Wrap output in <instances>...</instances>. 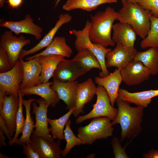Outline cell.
Returning <instances> with one entry per match:
<instances>
[{
  "label": "cell",
  "instance_id": "obj_1",
  "mask_svg": "<svg viewBox=\"0 0 158 158\" xmlns=\"http://www.w3.org/2000/svg\"><path fill=\"white\" fill-rule=\"evenodd\" d=\"M115 102L118 113L115 119L111 122L112 124H120L121 130V142L125 138L133 139L142 131L141 124L145 108L140 106L131 107L129 103L118 97Z\"/></svg>",
  "mask_w": 158,
  "mask_h": 158
},
{
  "label": "cell",
  "instance_id": "obj_2",
  "mask_svg": "<svg viewBox=\"0 0 158 158\" xmlns=\"http://www.w3.org/2000/svg\"><path fill=\"white\" fill-rule=\"evenodd\" d=\"M119 16L118 12L109 6L104 11H99L92 16L89 31L91 41L93 43L100 44L105 47L114 46L115 43L112 39L111 32L113 23Z\"/></svg>",
  "mask_w": 158,
  "mask_h": 158
},
{
  "label": "cell",
  "instance_id": "obj_3",
  "mask_svg": "<svg viewBox=\"0 0 158 158\" xmlns=\"http://www.w3.org/2000/svg\"><path fill=\"white\" fill-rule=\"evenodd\" d=\"M122 6L119 10L117 20L127 23L134 29L137 35L142 39L147 35L151 26L149 10L143 8L138 4L121 0Z\"/></svg>",
  "mask_w": 158,
  "mask_h": 158
},
{
  "label": "cell",
  "instance_id": "obj_4",
  "mask_svg": "<svg viewBox=\"0 0 158 158\" xmlns=\"http://www.w3.org/2000/svg\"><path fill=\"white\" fill-rule=\"evenodd\" d=\"M91 25V21L87 20L84 28L82 30H76L74 29L70 32L76 37L75 47L77 51L86 49L96 57L102 67L101 71L99 73V76L100 77H103L109 74L105 65V55L111 49L107 48L101 44L93 43L91 41L89 37V31Z\"/></svg>",
  "mask_w": 158,
  "mask_h": 158
},
{
  "label": "cell",
  "instance_id": "obj_5",
  "mask_svg": "<svg viewBox=\"0 0 158 158\" xmlns=\"http://www.w3.org/2000/svg\"><path fill=\"white\" fill-rule=\"evenodd\" d=\"M111 120L106 117L93 118L88 125L78 129V137L83 145H91L97 140L106 139L112 136L114 129Z\"/></svg>",
  "mask_w": 158,
  "mask_h": 158
},
{
  "label": "cell",
  "instance_id": "obj_6",
  "mask_svg": "<svg viewBox=\"0 0 158 158\" xmlns=\"http://www.w3.org/2000/svg\"><path fill=\"white\" fill-rule=\"evenodd\" d=\"M96 95L97 100L95 103L92 105V109L88 114L79 116L76 120L77 124L97 117H106L112 121L116 118L118 109L111 105L109 96L104 88L98 85Z\"/></svg>",
  "mask_w": 158,
  "mask_h": 158
},
{
  "label": "cell",
  "instance_id": "obj_7",
  "mask_svg": "<svg viewBox=\"0 0 158 158\" xmlns=\"http://www.w3.org/2000/svg\"><path fill=\"white\" fill-rule=\"evenodd\" d=\"M23 70L19 60L10 70L0 73V92L5 95L18 97V92L22 81Z\"/></svg>",
  "mask_w": 158,
  "mask_h": 158
},
{
  "label": "cell",
  "instance_id": "obj_8",
  "mask_svg": "<svg viewBox=\"0 0 158 158\" xmlns=\"http://www.w3.org/2000/svg\"><path fill=\"white\" fill-rule=\"evenodd\" d=\"M10 31H6L1 36L0 47L7 53L13 67L19 60V57L23 48L30 44V39L23 35L17 37Z\"/></svg>",
  "mask_w": 158,
  "mask_h": 158
},
{
  "label": "cell",
  "instance_id": "obj_9",
  "mask_svg": "<svg viewBox=\"0 0 158 158\" xmlns=\"http://www.w3.org/2000/svg\"><path fill=\"white\" fill-rule=\"evenodd\" d=\"M35 101L39 104V106L35 102L32 103L33 108L32 112L35 114L36 122L35 124V129L31 137H42L49 141H53L54 140L49 134L48 126L47 114L49 104L42 98L35 99Z\"/></svg>",
  "mask_w": 158,
  "mask_h": 158
},
{
  "label": "cell",
  "instance_id": "obj_10",
  "mask_svg": "<svg viewBox=\"0 0 158 158\" xmlns=\"http://www.w3.org/2000/svg\"><path fill=\"white\" fill-rule=\"evenodd\" d=\"M122 81L128 86L141 84L148 80L152 73L141 62L134 60L120 70Z\"/></svg>",
  "mask_w": 158,
  "mask_h": 158
},
{
  "label": "cell",
  "instance_id": "obj_11",
  "mask_svg": "<svg viewBox=\"0 0 158 158\" xmlns=\"http://www.w3.org/2000/svg\"><path fill=\"white\" fill-rule=\"evenodd\" d=\"M137 51L134 47L116 45L114 49L106 54V67H115L121 70L133 60Z\"/></svg>",
  "mask_w": 158,
  "mask_h": 158
},
{
  "label": "cell",
  "instance_id": "obj_12",
  "mask_svg": "<svg viewBox=\"0 0 158 158\" xmlns=\"http://www.w3.org/2000/svg\"><path fill=\"white\" fill-rule=\"evenodd\" d=\"M0 26L9 29L16 35L22 33L32 35L37 40L42 37L43 31L42 27L33 22V19L29 14L26 15L24 18L19 21L1 22Z\"/></svg>",
  "mask_w": 158,
  "mask_h": 158
},
{
  "label": "cell",
  "instance_id": "obj_13",
  "mask_svg": "<svg viewBox=\"0 0 158 158\" xmlns=\"http://www.w3.org/2000/svg\"><path fill=\"white\" fill-rule=\"evenodd\" d=\"M60 140L51 142L42 137H31L29 145L40 158H60L62 150Z\"/></svg>",
  "mask_w": 158,
  "mask_h": 158
},
{
  "label": "cell",
  "instance_id": "obj_14",
  "mask_svg": "<svg viewBox=\"0 0 158 158\" xmlns=\"http://www.w3.org/2000/svg\"><path fill=\"white\" fill-rule=\"evenodd\" d=\"M39 56L24 61L19 59L23 70L22 81L20 88H26L36 86L42 83L40 79L41 67L39 62Z\"/></svg>",
  "mask_w": 158,
  "mask_h": 158
},
{
  "label": "cell",
  "instance_id": "obj_15",
  "mask_svg": "<svg viewBox=\"0 0 158 158\" xmlns=\"http://www.w3.org/2000/svg\"><path fill=\"white\" fill-rule=\"evenodd\" d=\"M97 90L95 83L91 78L77 84L76 101L72 114L77 117L80 113L83 114V109L85 105L93 99Z\"/></svg>",
  "mask_w": 158,
  "mask_h": 158
},
{
  "label": "cell",
  "instance_id": "obj_16",
  "mask_svg": "<svg viewBox=\"0 0 158 158\" xmlns=\"http://www.w3.org/2000/svg\"><path fill=\"white\" fill-rule=\"evenodd\" d=\"M87 72L71 59L65 58L58 63L52 77L62 82H73Z\"/></svg>",
  "mask_w": 158,
  "mask_h": 158
},
{
  "label": "cell",
  "instance_id": "obj_17",
  "mask_svg": "<svg viewBox=\"0 0 158 158\" xmlns=\"http://www.w3.org/2000/svg\"><path fill=\"white\" fill-rule=\"evenodd\" d=\"M53 82L51 88L57 93L60 99L66 104V109L69 110L74 107L78 82H64L53 78Z\"/></svg>",
  "mask_w": 158,
  "mask_h": 158
},
{
  "label": "cell",
  "instance_id": "obj_18",
  "mask_svg": "<svg viewBox=\"0 0 158 158\" xmlns=\"http://www.w3.org/2000/svg\"><path fill=\"white\" fill-rule=\"evenodd\" d=\"M19 104V97L5 95L3 105L0 107V115L4 118L11 137L15 132L16 116Z\"/></svg>",
  "mask_w": 158,
  "mask_h": 158
},
{
  "label": "cell",
  "instance_id": "obj_19",
  "mask_svg": "<svg viewBox=\"0 0 158 158\" xmlns=\"http://www.w3.org/2000/svg\"><path fill=\"white\" fill-rule=\"evenodd\" d=\"M72 18V16L68 13L60 14L54 26L37 45L28 50L22 49L19 56V59H23L25 56L33 54L48 46L52 41L59 29L64 24L71 21Z\"/></svg>",
  "mask_w": 158,
  "mask_h": 158
},
{
  "label": "cell",
  "instance_id": "obj_20",
  "mask_svg": "<svg viewBox=\"0 0 158 158\" xmlns=\"http://www.w3.org/2000/svg\"><path fill=\"white\" fill-rule=\"evenodd\" d=\"M120 70L116 68L112 73L105 77L96 76L95 78V83L103 87L106 90L113 107H114L115 100L118 97L119 87L122 81Z\"/></svg>",
  "mask_w": 158,
  "mask_h": 158
},
{
  "label": "cell",
  "instance_id": "obj_21",
  "mask_svg": "<svg viewBox=\"0 0 158 158\" xmlns=\"http://www.w3.org/2000/svg\"><path fill=\"white\" fill-rule=\"evenodd\" d=\"M112 38L116 45L134 47L136 39V33L130 25L119 22L113 24Z\"/></svg>",
  "mask_w": 158,
  "mask_h": 158
},
{
  "label": "cell",
  "instance_id": "obj_22",
  "mask_svg": "<svg viewBox=\"0 0 158 158\" xmlns=\"http://www.w3.org/2000/svg\"><path fill=\"white\" fill-rule=\"evenodd\" d=\"M53 84V82H48L35 87L20 88L19 90L23 96L34 95L41 97L49 104V106L54 108L59 102L60 99L57 93L51 87Z\"/></svg>",
  "mask_w": 158,
  "mask_h": 158
},
{
  "label": "cell",
  "instance_id": "obj_23",
  "mask_svg": "<svg viewBox=\"0 0 158 158\" xmlns=\"http://www.w3.org/2000/svg\"><path fill=\"white\" fill-rule=\"evenodd\" d=\"M158 96V90H150L135 92H130L127 90L119 89L118 97L129 103L137 106L146 107L150 103L153 98Z\"/></svg>",
  "mask_w": 158,
  "mask_h": 158
},
{
  "label": "cell",
  "instance_id": "obj_24",
  "mask_svg": "<svg viewBox=\"0 0 158 158\" xmlns=\"http://www.w3.org/2000/svg\"><path fill=\"white\" fill-rule=\"evenodd\" d=\"M73 53L72 49L66 44L65 38L56 36L44 50L33 56L26 57L25 59L28 61L37 57L50 55H59L69 58Z\"/></svg>",
  "mask_w": 158,
  "mask_h": 158
},
{
  "label": "cell",
  "instance_id": "obj_25",
  "mask_svg": "<svg viewBox=\"0 0 158 158\" xmlns=\"http://www.w3.org/2000/svg\"><path fill=\"white\" fill-rule=\"evenodd\" d=\"M64 56L57 55L39 56V62L41 67L40 79L42 83L49 82L53 76L59 62L65 59Z\"/></svg>",
  "mask_w": 158,
  "mask_h": 158
},
{
  "label": "cell",
  "instance_id": "obj_26",
  "mask_svg": "<svg viewBox=\"0 0 158 158\" xmlns=\"http://www.w3.org/2000/svg\"><path fill=\"white\" fill-rule=\"evenodd\" d=\"M117 2V0H67L63 5L62 8L67 11L80 9L90 12L102 4Z\"/></svg>",
  "mask_w": 158,
  "mask_h": 158
},
{
  "label": "cell",
  "instance_id": "obj_27",
  "mask_svg": "<svg viewBox=\"0 0 158 158\" xmlns=\"http://www.w3.org/2000/svg\"><path fill=\"white\" fill-rule=\"evenodd\" d=\"M133 60L142 62L150 70L152 75L158 73V47H151L143 52L137 51Z\"/></svg>",
  "mask_w": 158,
  "mask_h": 158
},
{
  "label": "cell",
  "instance_id": "obj_28",
  "mask_svg": "<svg viewBox=\"0 0 158 158\" xmlns=\"http://www.w3.org/2000/svg\"><path fill=\"white\" fill-rule=\"evenodd\" d=\"M35 99L31 98L28 100L23 99V105L26 111V118L23 131L21 137L18 138L16 142L17 145L21 146L24 144L29 145L31 137L35 128L33 118L31 116L30 109L31 105Z\"/></svg>",
  "mask_w": 158,
  "mask_h": 158
},
{
  "label": "cell",
  "instance_id": "obj_29",
  "mask_svg": "<svg viewBox=\"0 0 158 158\" xmlns=\"http://www.w3.org/2000/svg\"><path fill=\"white\" fill-rule=\"evenodd\" d=\"M71 60L88 72L93 68L102 70L101 64L96 57L87 49L79 50Z\"/></svg>",
  "mask_w": 158,
  "mask_h": 158
},
{
  "label": "cell",
  "instance_id": "obj_30",
  "mask_svg": "<svg viewBox=\"0 0 158 158\" xmlns=\"http://www.w3.org/2000/svg\"><path fill=\"white\" fill-rule=\"evenodd\" d=\"M74 107L62 116L57 119H52L47 118V121L50 127L49 128V132L51 134L52 138L57 139L60 140H65L64 134V129L66 123L74 110Z\"/></svg>",
  "mask_w": 158,
  "mask_h": 158
},
{
  "label": "cell",
  "instance_id": "obj_31",
  "mask_svg": "<svg viewBox=\"0 0 158 158\" xmlns=\"http://www.w3.org/2000/svg\"><path fill=\"white\" fill-rule=\"evenodd\" d=\"M151 26L147 36L141 42L142 49L148 47H158V17L152 15L150 17Z\"/></svg>",
  "mask_w": 158,
  "mask_h": 158
},
{
  "label": "cell",
  "instance_id": "obj_32",
  "mask_svg": "<svg viewBox=\"0 0 158 158\" xmlns=\"http://www.w3.org/2000/svg\"><path fill=\"white\" fill-rule=\"evenodd\" d=\"M71 123V122L69 118L66 123L63 131L66 144L65 149L62 150L61 155L63 157L66 156L73 147L83 145L82 141L73 133L70 127Z\"/></svg>",
  "mask_w": 158,
  "mask_h": 158
},
{
  "label": "cell",
  "instance_id": "obj_33",
  "mask_svg": "<svg viewBox=\"0 0 158 158\" xmlns=\"http://www.w3.org/2000/svg\"><path fill=\"white\" fill-rule=\"evenodd\" d=\"M19 104L16 116V127L15 135L11 139L9 140L8 143L10 146L16 143L20 134L22 133L24 129L25 119L23 114V99L24 96L20 92H18Z\"/></svg>",
  "mask_w": 158,
  "mask_h": 158
},
{
  "label": "cell",
  "instance_id": "obj_34",
  "mask_svg": "<svg viewBox=\"0 0 158 158\" xmlns=\"http://www.w3.org/2000/svg\"><path fill=\"white\" fill-rule=\"evenodd\" d=\"M12 67L7 53L0 47V73L6 72Z\"/></svg>",
  "mask_w": 158,
  "mask_h": 158
},
{
  "label": "cell",
  "instance_id": "obj_35",
  "mask_svg": "<svg viewBox=\"0 0 158 158\" xmlns=\"http://www.w3.org/2000/svg\"><path fill=\"white\" fill-rule=\"evenodd\" d=\"M138 4L150 11L152 16L158 17V0H141Z\"/></svg>",
  "mask_w": 158,
  "mask_h": 158
},
{
  "label": "cell",
  "instance_id": "obj_36",
  "mask_svg": "<svg viewBox=\"0 0 158 158\" xmlns=\"http://www.w3.org/2000/svg\"><path fill=\"white\" fill-rule=\"evenodd\" d=\"M111 144L113 149L115 158H129L125 152V148L121 146L119 140L117 138L114 137L112 140Z\"/></svg>",
  "mask_w": 158,
  "mask_h": 158
},
{
  "label": "cell",
  "instance_id": "obj_37",
  "mask_svg": "<svg viewBox=\"0 0 158 158\" xmlns=\"http://www.w3.org/2000/svg\"><path fill=\"white\" fill-rule=\"evenodd\" d=\"M22 146L23 152L27 158H40L38 154L29 145L23 144Z\"/></svg>",
  "mask_w": 158,
  "mask_h": 158
},
{
  "label": "cell",
  "instance_id": "obj_38",
  "mask_svg": "<svg viewBox=\"0 0 158 158\" xmlns=\"http://www.w3.org/2000/svg\"><path fill=\"white\" fill-rule=\"evenodd\" d=\"M0 130L4 133L9 140L12 139L10 136V132L5 121L3 117L0 115Z\"/></svg>",
  "mask_w": 158,
  "mask_h": 158
},
{
  "label": "cell",
  "instance_id": "obj_39",
  "mask_svg": "<svg viewBox=\"0 0 158 158\" xmlns=\"http://www.w3.org/2000/svg\"><path fill=\"white\" fill-rule=\"evenodd\" d=\"M145 158H158V150H152L143 155Z\"/></svg>",
  "mask_w": 158,
  "mask_h": 158
},
{
  "label": "cell",
  "instance_id": "obj_40",
  "mask_svg": "<svg viewBox=\"0 0 158 158\" xmlns=\"http://www.w3.org/2000/svg\"><path fill=\"white\" fill-rule=\"evenodd\" d=\"M9 6L13 8H16L22 4L23 0H7Z\"/></svg>",
  "mask_w": 158,
  "mask_h": 158
},
{
  "label": "cell",
  "instance_id": "obj_41",
  "mask_svg": "<svg viewBox=\"0 0 158 158\" xmlns=\"http://www.w3.org/2000/svg\"><path fill=\"white\" fill-rule=\"evenodd\" d=\"M4 133L0 130V147L1 148L3 146H5L6 143L5 141V137L4 135Z\"/></svg>",
  "mask_w": 158,
  "mask_h": 158
},
{
  "label": "cell",
  "instance_id": "obj_42",
  "mask_svg": "<svg viewBox=\"0 0 158 158\" xmlns=\"http://www.w3.org/2000/svg\"><path fill=\"white\" fill-rule=\"evenodd\" d=\"M128 1L138 4L141 0H126Z\"/></svg>",
  "mask_w": 158,
  "mask_h": 158
},
{
  "label": "cell",
  "instance_id": "obj_43",
  "mask_svg": "<svg viewBox=\"0 0 158 158\" xmlns=\"http://www.w3.org/2000/svg\"><path fill=\"white\" fill-rule=\"evenodd\" d=\"M5 2L4 0H0V7L1 8L3 6Z\"/></svg>",
  "mask_w": 158,
  "mask_h": 158
},
{
  "label": "cell",
  "instance_id": "obj_44",
  "mask_svg": "<svg viewBox=\"0 0 158 158\" xmlns=\"http://www.w3.org/2000/svg\"><path fill=\"white\" fill-rule=\"evenodd\" d=\"M0 158H9L8 156L4 155L3 154H2L1 152H0Z\"/></svg>",
  "mask_w": 158,
  "mask_h": 158
},
{
  "label": "cell",
  "instance_id": "obj_45",
  "mask_svg": "<svg viewBox=\"0 0 158 158\" xmlns=\"http://www.w3.org/2000/svg\"><path fill=\"white\" fill-rule=\"evenodd\" d=\"M61 0H56L54 5V7L55 8L57 6L59 3L60 1Z\"/></svg>",
  "mask_w": 158,
  "mask_h": 158
},
{
  "label": "cell",
  "instance_id": "obj_46",
  "mask_svg": "<svg viewBox=\"0 0 158 158\" xmlns=\"http://www.w3.org/2000/svg\"><path fill=\"white\" fill-rule=\"evenodd\" d=\"M7 0H4L5 1H7Z\"/></svg>",
  "mask_w": 158,
  "mask_h": 158
}]
</instances>
